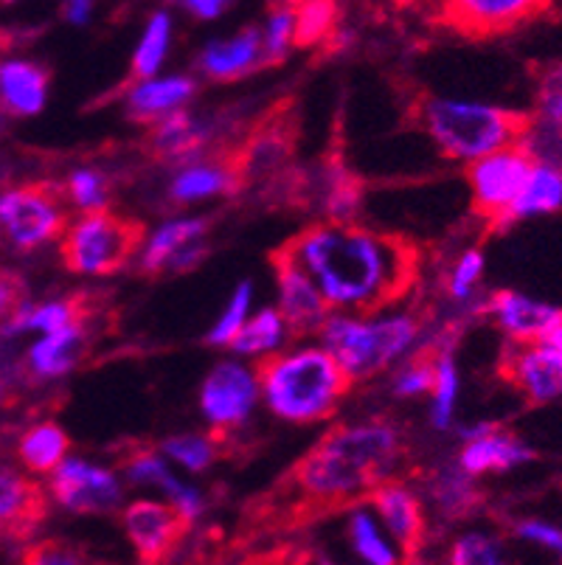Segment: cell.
<instances>
[{"label":"cell","instance_id":"cell-1","mask_svg":"<svg viewBox=\"0 0 562 565\" xmlns=\"http://www.w3.org/2000/svg\"><path fill=\"white\" fill-rule=\"evenodd\" d=\"M282 248L307 270L329 307L352 316H378L409 299L425 265L422 245L411 236L332 220L307 225Z\"/></svg>","mask_w":562,"mask_h":565},{"label":"cell","instance_id":"cell-2","mask_svg":"<svg viewBox=\"0 0 562 565\" xmlns=\"http://www.w3.org/2000/svg\"><path fill=\"white\" fill-rule=\"evenodd\" d=\"M405 459L400 428L383 419L338 425L296 461L259 510V521L298 526L365 501Z\"/></svg>","mask_w":562,"mask_h":565},{"label":"cell","instance_id":"cell-3","mask_svg":"<svg viewBox=\"0 0 562 565\" xmlns=\"http://www.w3.org/2000/svg\"><path fill=\"white\" fill-rule=\"evenodd\" d=\"M256 383L276 416L287 423H318L338 408L354 380L329 349H296L262 358Z\"/></svg>","mask_w":562,"mask_h":565},{"label":"cell","instance_id":"cell-4","mask_svg":"<svg viewBox=\"0 0 562 565\" xmlns=\"http://www.w3.org/2000/svg\"><path fill=\"white\" fill-rule=\"evenodd\" d=\"M416 125L433 138L442 156L453 161H473L495 150L526 141L534 130V118L520 110H507L476 102L422 96L414 102Z\"/></svg>","mask_w":562,"mask_h":565},{"label":"cell","instance_id":"cell-5","mask_svg":"<svg viewBox=\"0 0 562 565\" xmlns=\"http://www.w3.org/2000/svg\"><path fill=\"white\" fill-rule=\"evenodd\" d=\"M420 327L422 321L414 312L389 318L329 316L318 332L343 372L352 380H365L385 372L414 343Z\"/></svg>","mask_w":562,"mask_h":565},{"label":"cell","instance_id":"cell-6","mask_svg":"<svg viewBox=\"0 0 562 565\" xmlns=\"http://www.w3.org/2000/svg\"><path fill=\"white\" fill-rule=\"evenodd\" d=\"M147 228L141 220L121 217L110 209H93L62 231L60 256L79 276L118 274L141 248Z\"/></svg>","mask_w":562,"mask_h":565},{"label":"cell","instance_id":"cell-7","mask_svg":"<svg viewBox=\"0 0 562 565\" xmlns=\"http://www.w3.org/2000/svg\"><path fill=\"white\" fill-rule=\"evenodd\" d=\"M298 143V113L293 102L271 107L259 125L247 132L245 141L225 152L231 174H234V194L271 181L290 163Z\"/></svg>","mask_w":562,"mask_h":565},{"label":"cell","instance_id":"cell-8","mask_svg":"<svg viewBox=\"0 0 562 565\" xmlns=\"http://www.w3.org/2000/svg\"><path fill=\"white\" fill-rule=\"evenodd\" d=\"M68 228V205L56 186L25 183L0 194V234L18 250H38Z\"/></svg>","mask_w":562,"mask_h":565},{"label":"cell","instance_id":"cell-9","mask_svg":"<svg viewBox=\"0 0 562 565\" xmlns=\"http://www.w3.org/2000/svg\"><path fill=\"white\" fill-rule=\"evenodd\" d=\"M534 163H538V152L532 150V136L512 143V147L467 161L464 178L470 183L473 212L487 220L489 228L518 198L526 178L532 174Z\"/></svg>","mask_w":562,"mask_h":565},{"label":"cell","instance_id":"cell-10","mask_svg":"<svg viewBox=\"0 0 562 565\" xmlns=\"http://www.w3.org/2000/svg\"><path fill=\"white\" fill-rule=\"evenodd\" d=\"M551 0H442V29L467 40L501 38L549 12Z\"/></svg>","mask_w":562,"mask_h":565},{"label":"cell","instance_id":"cell-11","mask_svg":"<svg viewBox=\"0 0 562 565\" xmlns=\"http://www.w3.org/2000/svg\"><path fill=\"white\" fill-rule=\"evenodd\" d=\"M124 529L141 563H163L178 552L192 518L172 501H132L124 510Z\"/></svg>","mask_w":562,"mask_h":565},{"label":"cell","instance_id":"cell-12","mask_svg":"<svg viewBox=\"0 0 562 565\" xmlns=\"http://www.w3.org/2000/svg\"><path fill=\"white\" fill-rule=\"evenodd\" d=\"M271 265L278 281V316L290 335L301 338L321 330L332 307L324 299L316 281L309 279L307 270L285 248L273 250Z\"/></svg>","mask_w":562,"mask_h":565},{"label":"cell","instance_id":"cell-13","mask_svg":"<svg viewBox=\"0 0 562 565\" xmlns=\"http://www.w3.org/2000/svg\"><path fill=\"white\" fill-rule=\"evenodd\" d=\"M49 484L54 501L79 515L113 512L121 503V487H118L116 476L82 459H62L51 470Z\"/></svg>","mask_w":562,"mask_h":565},{"label":"cell","instance_id":"cell-14","mask_svg":"<svg viewBox=\"0 0 562 565\" xmlns=\"http://www.w3.org/2000/svg\"><path fill=\"white\" fill-rule=\"evenodd\" d=\"M498 372L529 405H545L562 397V363L543 341L509 343Z\"/></svg>","mask_w":562,"mask_h":565},{"label":"cell","instance_id":"cell-15","mask_svg":"<svg viewBox=\"0 0 562 565\" xmlns=\"http://www.w3.org/2000/svg\"><path fill=\"white\" fill-rule=\"evenodd\" d=\"M259 394L256 374L247 372L240 363H220L211 369L200 388V405L209 423L216 428V436L245 423Z\"/></svg>","mask_w":562,"mask_h":565},{"label":"cell","instance_id":"cell-16","mask_svg":"<svg viewBox=\"0 0 562 565\" xmlns=\"http://www.w3.org/2000/svg\"><path fill=\"white\" fill-rule=\"evenodd\" d=\"M365 501L374 507L380 521L385 523L389 534L400 548L402 563H416L427 541V518L422 510V501L400 481L389 479L378 484L365 495Z\"/></svg>","mask_w":562,"mask_h":565},{"label":"cell","instance_id":"cell-17","mask_svg":"<svg viewBox=\"0 0 562 565\" xmlns=\"http://www.w3.org/2000/svg\"><path fill=\"white\" fill-rule=\"evenodd\" d=\"M209 228L211 220L200 217L174 220V223H167L163 228L155 231V236L149 239V248L144 250L141 274L161 276L167 270H172V274L192 270L209 254V245H205Z\"/></svg>","mask_w":562,"mask_h":565},{"label":"cell","instance_id":"cell-18","mask_svg":"<svg viewBox=\"0 0 562 565\" xmlns=\"http://www.w3.org/2000/svg\"><path fill=\"white\" fill-rule=\"evenodd\" d=\"M484 312L492 316V321L498 323V330H501L509 341L518 343L543 341L554 327L562 323L560 307L529 299V296H520V292L515 290L492 292L487 299V305H484Z\"/></svg>","mask_w":562,"mask_h":565},{"label":"cell","instance_id":"cell-19","mask_svg":"<svg viewBox=\"0 0 562 565\" xmlns=\"http://www.w3.org/2000/svg\"><path fill=\"white\" fill-rule=\"evenodd\" d=\"M49 515V501L38 481L0 461V534L14 541L29 537Z\"/></svg>","mask_w":562,"mask_h":565},{"label":"cell","instance_id":"cell-20","mask_svg":"<svg viewBox=\"0 0 562 565\" xmlns=\"http://www.w3.org/2000/svg\"><path fill=\"white\" fill-rule=\"evenodd\" d=\"M96 296H87V292H76V296H68V299H56V301H43L38 307L23 305L7 318L3 330H0V338H18L25 335V332H54L68 327V323L87 321V318H96L99 312V305H96Z\"/></svg>","mask_w":562,"mask_h":565},{"label":"cell","instance_id":"cell-21","mask_svg":"<svg viewBox=\"0 0 562 565\" xmlns=\"http://www.w3.org/2000/svg\"><path fill=\"white\" fill-rule=\"evenodd\" d=\"M91 327L93 318L87 321H76L62 327V330L45 332L40 341H34L25 354L31 374L38 377H60L68 374L71 369L79 366V361L91 349Z\"/></svg>","mask_w":562,"mask_h":565},{"label":"cell","instance_id":"cell-22","mask_svg":"<svg viewBox=\"0 0 562 565\" xmlns=\"http://www.w3.org/2000/svg\"><path fill=\"white\" fill-rule=\"evenodd\" d=\"M562 209V167L551 161L534 163L532 174L526 178L523 189L512 200L507 212L498 217L492 231H503L512 223L526 217H538V214H556Z\"/></svg>","mask_w":562,"mask_h":565},{"label":"cell","instance_id":"cell-23","mask_svg":"<svg viewBox=\"0 0 562 565\" xmlns=\"http://www.w3.org/2000/svg\"><path fill=\"white\" fill-rule=\"evenodd\" d=\"M200 68L209 79L234 82L242 76L265 68V54H262V32L259 29H245L234 40H220L211 43L200 54Z\"/></svg>","mask_w":562,"mask_h":565},{"label":"cell","instance_id":"cell-24","mask_svg":"<svg viewBox=\"0 0 562 565\" xmlns=\"http://www.w3.org/2000/svg\"><path fill=\"white\" fill-rule=\"evenodd\" d=\"M209 141V125L192 118L189 113H167L163 118L152 121L147 138V150L155 161L178 163L185 158L198 156Z\"/></svg>","mask_w":562,"mask_h":565},{"label":"cell","instance_id":"cell-25","mask_svg":"<svg viewBox=\"0 0 562 565\" xmlns=\"http://www.w3.org/2000/svg\"><path fill=\"white\" fill-rule=\"evenodd\" d=\"M49 99V71L29 60L0 63V105L14 116H38Z\"/></svg>","mask_w":562,"mask_h":565},{"label":"cell","instance_id":"cell-26","mask_svg":"<svg viewBox=\"0 0 562 565\" xmlns=\"http://www.w3.org/2000/svg\"><path fill=\"white\" fill-rule=\"evenodd\" d=\"M532 459L534 450L526 448L523 441L515 439L512 434H498L495 428H489L487 434L467 439V448L462 450L458 465L467 476H484V472L512 470Z\"/></svg>","mask_w":562,"mask_h":565},{"label":"cell","instance_id":"cell-27","mask_svg":"<svg viewBox=\"0 0 562 565\" xmlns=\"http://www.w3.org/2000/svg\"><path fill=\"white\" fill-rule=\"evenodd\" d=\"M189 96H194V82L189 76L169 79H144L127 96V116L141 125H152L167 113L178 110Z\"/></svg>","mask_w":562,"mask_h":565},{"label":"cell","instance_id":"cell-28","mask_svg":"<svg viewBox=\"0 0 562 565\" xmlns=\"http://www.w3.org/2000/svg\"><path fill=\"white\" fill-rule=\"evenodd\" d=\"M121 467L127 470V476H130L132 481H138V484L161 487L169 495V501H172L178 510H183L192 521L203 512V498H200L192 487H185L183 481L174 479L172 470H167V465H163L152 450H136V454H130L121 461Z\"/></svg>","mask_w":562,"mask_h":565},{"label":"cell","instance_id":"cell-29","mask_svg":"<svg viewBox=\"0 0 562 565\" xmlns=\"http://www.w3.org/2000/svg\"><path fill=\"white\" fill-rule=\"evenodd\" d=\"M71 448L68 434L54 423L31 425L18 441V456L29 472H51Z\"/></svg>","mask_w":562,"mask_h":565},{"label":"cell","instance_id":"cell-30","mask_svg":"<svg viewBox=\"0 0 562 565\" xmlns=\"http://www.w3.org/2000/svg\"><path fill=\"white\" fill-rule=\"evenodd\" d=\"M214 194H234V174H231L229 161L220 156L216 163H200L189 167L174 178L172 200L174 203H198V200L214 198Z\"/></svg>","mask_w":562,"mask_h":565},{"label":"cell","instance_id":"cell-31","mask_svg":"<svg viewBox=\"0 0 562 565\" xmlns=\"http://www.w3.org/2000/svg\"><path fill=\"white\" fill-rule=\"evenodd\" d=\"M338 0H304L293 12V45L316 49L338 32Z\"/></svg>","mask_w":562,"mask_h":565},{"label":"cell","instance_id":"cell-32","mask_svg":"<svg viewBox=\"0 0 562 565\" xmlns=\"http://www.w3.org/2000/svg\"><path fill=\"white\" fill-rule=\"evenodd\" d=\"M169 32H172V20H169V14L158 12L152 20H149L147 32H144L141 43H138L136 56H132V68H130L132 82L152 79L155 71L161 68L163 54H167V45H169Z\"/></svg>","mask_w":562,"mask_h":565},{"label":"cell","instance_id":"cell-33","mask_svg":"<svg viewBox=\"0 0 562 565\" xmlns=\"http://www.w3.org/2000/svg\"><path fill=\"white\" fill-rule=\"evenodd\" d=\"M282 338H285L282 316L276 310H262L251 321L245 318V323H242L229 347H234L240 354H267L282 343Z\"/></svg>","mask_w":562,"mask_h":565},{"label":"cell","instance_id":"cell-34","mask_svg":"<svg viewBox=\"0 0 562 565\" xmlns=\"http://www.w3.org/2000/svg\"><path fill=\"white\" fill-rule=\"evenodd\" d=\"M349 537H352L354 552H358L365 563H374V565L400 563V554L394 552V546L385 543L378 523H374V518H371L365 510H358L352 515V521H349Z\"/></svg>","mask_w":562,"mask_h":565},{"label":"cell","instance_id":"cell-35","mask_svg":"<svg viewBox=\"0 0 562 565\" xmlns=\"http://www.w3.org/2000/svg\"><path fill=\"white\" fill-rule=\"evenodd\" d=\"M450 349V343H431V347L422 349L420 354H414L409 361V366L402 369L400 377H396V394L402 397H414V394H425L433 388V380H436V363H439V354Z\"/></svg>","mask_w":562,"mask_h":565},{"label":"cell","instance_id":"cell-36","mask_svg":"<svg viewBox=\"0 0 562 565\" xmlns=\"http://www.w3.org/2000/svg\"><path fill=\"white\" fill-rule=\"evenodd\" d=\"M534 102L543 125L562 130V63H549L534 76Z\"/></svg>","mask_w":562,"mask_h":565},{"label":"cell","instance_id":"cell-37","mask_svg":"<svg viewBox=\"0 0 562 565\" xmlns=\"http://www.w3.org/2000/svg\"><path fill=\"white\" fill-rule=\"evenodd\" d=\"M433 423L439 428H447L453 416V405H456V392H458V374L453 366L450 349L439 354V363H436V380H433Z\"/></svg>","mask_w":562,"mask_h":565},{"label":"cell","instance_id":"cell-38","mask_svg":"<svg viewBox=\"0 0 562 565\" xmlns=\"http://www.w3.org/2000/svg\"><path fill=\"white\" fill-rule=\"evenodd\" d=\"M161 448L169 459L180 461V465L189 467L192 472L205 470V467L216 459V448L214 441H211V436H172V439L163 441Z\"/></svg>","mask_w":562,"mask_h":565},{"label":"cell","instance_id":"cell-39","mask_svg":"<svg viewBox=\"0 0 562 565\" xmlns=\"http://www.w3.org/2000/svg\"><path fill=\"white\" fill-rule=\"evenodd\" d=\"M68 192L71 203L82 212H93V209H105L107 198H110V186H107V178L96 169H79L68 178Z\"/></svg>","mask_w":562,"mask_h":565},{"label":"cell","instance_id":"cell-40","mask_svg":"<svg viewBox=\"0 0 562 565\" xmlns=\"http://www.w3.org/2000/svg\"><path fill=\"white\" fill-rule=\"evenodd\" d=\"M501 543L489 534H464L453 543L450 563L456 565H492L503 563Z\"/></svg>","mask_w":562,"mask_h":565},{"label":"cell","instance_id":"cell-41","mask_svg":"<svg viewBox=\"0 0 562 565\" xmlns=\"http://www.w3.org/2000/svg\"><path fill=\"white\" fill-rule=\"evenodd\" d=\"M293 45V12L290 9H273L267 32L262 34V54H265V68L285 63L287 51Z\"/></svg>","mask_w":562,"mask_h":565},{"label":"cell","instance_id":"cell-42","mask_svg":"<svg viewBox=\"0 0 562 565\" xmlns=\"http://www.w3.org/2000/svg\"><path fill=\"white\" fill-rule=\"evenodd\" d=\"M247 305H251V285H240V290L231 296V305L229 310H225V316L216 321L214 330L209 332V343H214V347H229L231 341H234V335L240 332V327L245 323V316H247Z\"/></svg>","mask_w":562,"mask_h":565},{"label":"cell","instance_id":"cell-43","mask_svg":"<svg viewBox=\"0 0 562 565\" xmlns=\"http://www.w3.org/2000/svg\"><path fill=\"white\" fill-rule=\"evenodd\" d=\"M481 274H484V254L481 250H467V254L456 262V267H453L447 287H450V292L456 296V299H464Z\"/></svg>","mask_w":562,"mask_h":565},{"label":"cell","instance_id":"cell-44","mask_svg":"<svg viewBox=\"0 0 562 565\" xmlns=\"http://www.w3.org/2000/svg\"><path fill=\"white\" fill-rule=\"evenodd\" d=\"M436 495H439L442 507H445L447 512H456V515L470 512L473 501H476V492H473L470 481L467 479H442Z\"/></svg>","mask_w":562,"mask_h":565},{"label":"cell","instance_id":"cell-45","mask_svg":"<svg viewBox=\"0 0 562 565\" xmlns=\"http://www.w3.org/2000/svg\"><path fill=\"white\" fill-rule=\"evenodd\" d=\"M515 534L523 537V541H532V543H540V546L551 548V552L560 554L562 559V529L551 526V523H543V521H520L518 526H515Z\"/></svg>","mask_w":562,"mask_h":565},{"label":"cell","instance_id":"cell-46","mask_svg":"<svg viewBox=\"0 0 562 565\" xmlns=\"http://www.w3.org/2000/svg\"><path fill=\"white\" fill-rule=\"evenodd\" d=\"M31 554H25L29 563H51V565H65V563H82V554L79 548L68 546V543H60V541H49V543H40V546L29 548Z\"/></svg>","mask_w":562,"mask_h":565},{"label":"cell","instance_id":"cell-47","mask_svg":"<svg viewBox=\"0 0 562 565\" xmlns=\"http://www.w3.org/2000/svg\"><path fill=\"white\" fill-rule=\"evenodd\" d=\"M25 301V285L12 270H0V321L12 316Z\"/></svg>","mask_w":562,"mask_h":565},{"label":"cell","instance_id":"cell-48","mask_svg":"<svg viewBox=\"0 0 562 565\" xmlns=\"http://www.w3.org/2000/svg\"><path fill=\"white\" fill-rule=\"evenodd\" d=\"M183 3H185V9L198 14V18L211 20V18H216V14H223V9L229 7L231 0H183Z\"/></svg>","mask_w":562,"mask_h":565},{"label":"cell","instance_id":"cell-49","mask_svg":"<svg viewBox=\"0 0 562 565\" xmlns=\"http://www.w3.org/2000/svg\"><path fill=\"white\" fill-rule=\"evenodd\" d=\"M91 9H93V0H65V18L71 23H85L91 18Z\"/></svg>","mask_w":562,"mask_h":565},{"label":"cell","instance_id":"cell-50","mask_svg":"<svg viewBox=\"0 0 562 565\" xmlns=\"http://www.w3.org/2000/svg\"><path fill=\"white\" fill-rule=\"evenodd\" d=\"M543 343L551 349V352H554L556 361L562 363V323H560V327H554V330H551L549 335L543 338Z\"/></svg>","mask_w":562,"mask_h":565},{"label":"cell","instance_id":"cell-51","mask_svg":"<svg viewBox=\"0 0 562 565\" xmlns=\"http://www.w3.org/2000/svg\"><path fill=\"white\" fill-rule=\"evenodd\" d=\"M271 3H273V9H290V12H296L304 0H271Z\"/></svg>","mask_w":562,"mask_h":565},{"label":"cell","instance_id":"cell-52","mask_svg":"<svg viewBox=\"0 0 562 565\" xmlns=\"http://www.w3.org/2000/svg\"><path fill=\"white\" fill-rule=\"evenodd\" d=\"M3 3H18V0H3Z\"/></svg>","mask_w":562,"mask_h":565},{"label":"cell","instance_id":"cell-53","mask_svg":"<svg viewBox=\"0 0 562 565\" xmlns=\"http://www.w3.org/2000/svg\"><path fill=\"white\" fill-rule=\"evenodd\" d=\"M0 236H3V234H0Z\"/></svg>","mask_w":562,"mask_h":565}]
</instances>
